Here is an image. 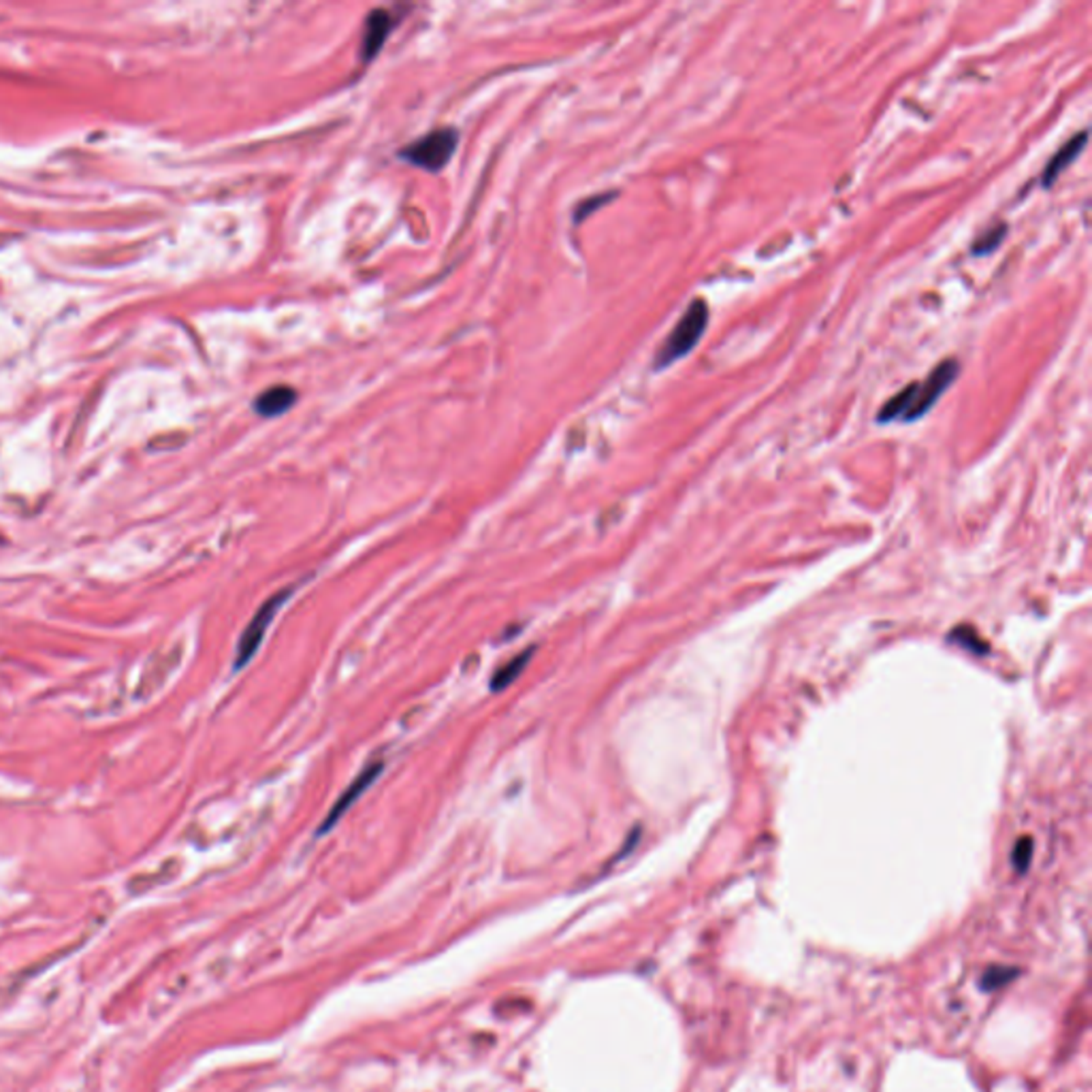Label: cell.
<instances>
[{"mask_svg":"<svg viewBox=\"0 0 1092 1092\" xmlns=\"http://www.w3.org/2000/svg\"><path fill=\"white\" fill-rule=\"evenodd\" d=\"M395 24H398V16H393L388 9H374L369 13L366 17V30H363V41L359 48L363 62H372L380 54L382 45L387 43Z\"/></svg>","mask_w":1092,"mask_h":1092,"instance_id":"cell-6","label":"cell"},{"mask_svg":"<svg viewBox=\"0 0 1092 1092\" xmlns=\"http://www.w3.org/2000/svg\"><path fill=\"white\" fill-rule=\"evenodd\" d=\"M1007 233H1010V226H1007L1005 223H997V224L988 226L984 233H979V235L975 237V242L971 246V255L973 257L992 255V252L999 250L1000 244L1005 242Z\"/></svg>","mask_w":1092,"mask_h":1092,"instance_id":"cell-10","label":"cell"},{"mask_svg":"<svg viewBox=\"0 0 1092 1092\" xmlns=\"http://www.w3.org/2000/svg\"><path fill=\"white\" fill-rule=\"evenodd\" d=\"M960 374V363L954 356H947L939 366L931 369V374L924 380L912 382L899 393L892 395L886 404L877 412V422L888 425V422H915L922 416L931 412L933 406L944 398V393L950 388Z\"/></svg>","mask_w":1092,"mask_h":1092,"instance_id":"cell-1","label":"cell"},{"mask_svg":"<svg viewBox=\"0 0 1092 1092\" xmlns=\"http://www.w3.org/2000/svg\"><path fill=\"white\" fill-rule=\"evenodd\" d=\"M1016 975H1018L1016 968L992 966V968H988L984 977H981V988H984V990H999L1000 986H1005L1007 981H1011Z\"/></svg>","mask_w":1092,"mask_h":1092,"instance_id":"cell-12","label":"cell"},{"mask_svg":"<svg viewBox=\"0 0 1092 1092\" xmlns=\"http://www.w3.org/2000/svg\"><path fill=\"white\" fill-rule=\"evenodd\" d=\"M459 146V131L454 126H440L429 131L420 139H414L406 147L399 149V158L408 165L419 167L422 171L438 173L451 162L453 154Z\"/></svg>","mask_w":1092,"mask_h":1092,"instance_id":"cell-3","label":"cell"},{"mask_svg":"<svg viewBox=\"0 0 1092 1092\" xmlns=\"http://www.w3.org/2000/svg\"><path fill=\"white\" fill-rule=\"evenodd\" d=\"M292 594H295V589H292V587H284L282 591H278V594H273L269 597V600L265 602L261 608H258V613L255 615V619H252L248 623V628L244 629L242 639H239L237 655H235V671H239V668H244L252 658H255V653L263 645L265 634H268L271 621L276 619V615L279 613V610H282L284 604L290 600Z\"/></svg>","mask_w":1092,"mask_h":1092,"instance_id":"cell-4","label":"cell"},{"mask_svg":"<svg viewBox=\"0 0 1092 1092\" xmlns=\"http://www.w3.org/2000/svg\"><path fill=\"white\" fill-rule=\"evenodd\" d=\"M1031 856H1032V841L1031 838H1022V841L1016 845V849H1013V864H1016V868L1020 870V873H1024V870L1029 868Z\"/></svg>","mask_w":1092,"mask_h":1092,"instance_id":"cell-13","label":"cell"},{"mask_svg":"<svg viewBox=\"0 0 1092 1092\" xmlns=\"http://www.w3.org/2000/svg\"><path fill=\"white\" fill-rule=\"evenodd\" d=\"M617 197H619V192L610 191V192H600V194H594V197H589V199L581 201V203H578V205H576V210H574V223H576V224H581L584 218L591 216V213L597 212V210H600V207H604V205H606V203H610V201L617 199Z\"/></svg>","mask_w":1092,"mask_h":1092,"instance_id":"cell-11","label":"cell"},{"mask_svg":"<svg viewBox=\"0 0 1092 1092\" xmlns=\"http://www.w3.org/2000/svg\"><path fill=\"white\" fill-rule=\"evenodd\" d=\"M385 764H387L385 759H372V762H369L366 766V769H363L359 772V775H356L353 779V783H350L348 788L342 792V796L337 798V803L333 804V807H331L329 815L324 817V822L321 825V830H318V835H327V832L331 828H333V825L337 822H340V819L344 817V814H346V811H350V807H353V804L356 801H359L361 794H366V792L369 788H372L374 781H376V779H378V775L382 772V769H385Z\"/></svg>","mask_w":1092,"mask_h":1092,"instance_id":"cell-5","label":"cell"},{"mask_svg":"<svg viewBox=\"0 0 1092 1092\" xmlns=\"http://www.w3.org/2000/svg\"><path fill=\"white\" fill-rule=\"evenodd\" d=\"M531 655H534V649H528V651L519 653L510 661H506L502 668H497L496 674H493V679H491V692L497 693V692H504L506 687H510L512 682H515L525 672V668L530 666Z\"/></svg>","mask_w":1092,"mask_h":1092,"instance_id":"cell-9","label":"cell"},{"mask_svg":"<svg viewBox=\"0 0 1092 1092\" xmlns=\"http://www.w3.org/2000/svg\"><path fill=\"white\" fill-rule=\"evenodd\" d=\"M708 318H711L708 303L704 299H693V301L689 303V308L682 311V316L679 318L677 324H674L671 333L666 335V340L661 342L658 353H655L653 369L660 372V369H666L674 366L677 361L685 359V356L698 346L702 337H704Z\"/></svg>","mask_w":1092,"mask_h":1092,"instance_id":"cell-2","label":"cell"},{"mask_svg":"<svg viewBox=\"0 0 1092 1092\" xmlns=\"http://www.w3.org/2000/svg\"><path fill=\"white\" fill-rule=\"evenodd\" d=\"M1087 143H1088V133L1080 131L1077 135L1069 136V139L1065 141L1054 154H1052V158L1045 162V167L1042 171V186L1045 188V191L1054 186V181L1061 178V175L1067 171V169L1074 165L1077 158H1080V154L1084 152V147H1087Z\"/></svg>","mask_w":1092,"mask_h":1092,"instance_id":"cell-7","label":"cell"},{"mask_svg":"<svg viewBox=\"0 0 1092 1092\" xmlns=\"http://www.w3.org/2000/svg\"><path fill=\"white\" fill-rule=\"evenodd\" d=\"M299 395L292 387H271L268 391L261 393L255 401V410L258 416H265V419H276V416L289 412V410L297 404Z\"/></svg>","mask_w":1092,"mask_h":1092,"instance_id":"cell-8","label":"cell"}]
</instances>
